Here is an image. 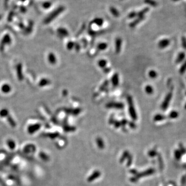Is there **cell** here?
Wrapping results in <instances>:
<instances>
[{
    "mask_svg": "<svg viewBox=\"0 0 186 186\" xmlns=\"http://www.w3.org/2000/svg\"><path fill=\"white\" fill-rule=\"evenodd\" d=\"M112 83L114 86H118L119 83V77L118 73H115L112 78Z\"/></svg>",
    "mask_w": 186,
    "mask_h": 186,
    "instance_id": "cell-14",
    "label": "cell"
},
{
    "mask_svg": "<svg viewBox=\"0 0 186 186\" xmlns=\"http://www.w3.org/2000/svg\"><path fill=\"white\" fill-rule=\"evenodd\" d=\"M172 98V92H169L167 95L165 96V97L162 103L161 108L163 111H165L166 110L168 106L169 105V103L171 100V99Z\"/></svg>",
    "mask_w": 186,
    "mask_h": 186,
    "instance_id": "cell-5",
    "label": "cell"
},
{
    "mask_svg": "<svg viewBox=\"0 0 186 186\" xmlns=\"http://www.w3.org/2000/svg\"><path fill=\"white\" fill-rule=\"evenodd\" d=\"M74 47V43L73 42H72V41H69L68 44H67V48L69 50H71L72 49L73 47Z\"/></svg>",
    "mask_w": 186,
    "mask_h": 186,
    "instance_id": "cell-29",
    "label": "cell"
},
{
    "mask_svg": "<svg viewBox=\"0 0 186 186\" xmlns=\"http://www.w3.org/2000/svg\"><path fill=\"white\" fill-rule=\"evenodd\" d=\"M59 34H61L63 36H68V32L65 29H59L58 30Z\"/></svg>",
    "mask_w": 186,
    "mask_h": 186,
    "instance_id": "cell-25",
    "label": "cell"
},
{
    "mask_svg": "<svg viewBox=\"0 0 186 186\" xmlns=\"http://www.w3.org/2000/svg\"><path fill=\"white\" fill-rule=\"evenodd\" d=\"M186 71V61L183 64L180 69V73L182 74L184 73Z\"/></svg>",
    "mask_w": 186,
    "mask_h": 186,
    "instance_id": "cell-24",
    "label": "cell"
},
{
    "mask_svg": "<svg viewBox=\"0 0 186 186\" xmlns=\"http://www.w3.org/2000/svg\"><path fill=\"white\" fill-rule=\"evenodd\" d=\"M1 90L3 93L7 94L9 93L11 90V86L8 84H4L2 86Z\"/></svg>",
    "mask_w": 186,
    "mask_h": 186,
    "instance_id": "cell-15",
    "label": "cell"
},
{
    "mask_svg": "<svg viewBox=\"0 0 186 186\" xmlns=\"http://www.w3.org/2000/svg\"><path fill=\"white\" fill-rule=\"evenodd\" d=\"M63 10H64V8L63 7H59L58 9H57L56 10H54L49 16V17L47 18V19L45 21V22L46 23H48L50 22L51 21H52L53 19H54L57 17V16L59 15L61 13V12L63 11Z\"/></svg>",
    "mask_w": 186,
    "mask_h": 186,
    "instance_id": "cell-4",
    "label": "cell"
},
{
    "mask_svg": "<svg viewBox=\"0 0 186 186\" xmlns=\"http://www.w3.org/2000/svg\"><path fill=\"white\" fill-rule=\"evenodd\" d=\"M185 110H186V103H185Z\"/></svg>",
    "mask_w": 186,
    "mask_h": 186,
    "instance_id": "cell-31",
    "label": "cell"
},
{
    "mask_svg": "<svg viewBox=\"0 0 186 186\" xmlns=\"http://www.w3.org/2000/svg\"><path fill=\"white\" fill-rule=\"evenodd\" d=\"M17 77L20 81H22L23 79V73H22V65L19 64L17 66Z\"/></svg>",
    "mask_w": 186,
    "mask_h": 186,
    "instance_id": "cell-10",
    "label": "cell"
},
{
    "mask_svg": "<svg viewBox=\"0 0 186 186\" xmlns=\"http://www.w3.org/2000/svg\"></svg>",
    "mask_w": 186,
    "mask_h": 186,
    "instance_id": "cell-32",
    "label": "cell"
},
{
    "mask_svg": "<svg viewBox=\"0 0 186 186\" xmlns=\"http://www.w3.org/2000/svg\"><path fill=\"white\" fill-rule=\"evenodd\" d=\"M107 47H108V45L106 43H101L99 44L97 46V48L99 50H104L106 49H107Z\"/></svg>",
    "mask_w": 186,
    "mask_h": 186,
    "instance_id": "cell-23",
    "label": "cell"
},
{
    "mask_svg": "<svg viewBox=\"0 0 186 186\" xmlns=\"http://www.w3.org/2000/svg\"><path fill=\"white\" fill-rule=\"evenodd\" d=\"M95 23L98 25H101L103 23V21L101 19H96L95 20Z\"/></svg>",
    "mask_w": 186,
    "mask_h": 186,
    "instance_id": "cell-28",
    "label": "cell"
},
{
    "mask_svg": "<svg viewBox=\"0 0 186 186\" xmlns=\"http://www.w3.org/2000/svg\"><path fill=\"white\" fill-rule=\"evenodd\" d=\"M98 64L101 68H104L107 64V62L105 60H101L98 61Z\"/></svg>",
    "mask_w": 186,
    "mask_h": 186,
    "instance_id": "cell-22",
    "label": "cell"
},
{
    "mask_svg": "<svg viewBox=\"0 0 186 186\" xmlns=\"http://www.w3.org/2000/svg\"><path fill=\"white\" fill-rule=\"evenodd\" d=\"M148 75L150 78L155 79L157 77L158 74H157V72L156 71H155L154 70H150L148 72Z\"/></svg>",
    "mask_w": 186,
    "mask_h": 186,
    "instance_id": "cell-20",
    "label": "cell"
},
{
    "mask_svg": "<svg viewBox=\"0 0 186 186\" xmlns=\"http://www.w3.org/2000/svg\"><path fill=\"white\" fill-rule=\"evenodd\" d=\"M145 92L148 95H151L154 93V88L150 85H146L145 88Z\"/></svg>",
    "mask_w": 186,
    "mask_h": 186,
    "instance_id": "cell-18",
    "label": "cell"
},
{
    "mask_svg": "<svg viewBox=\"0 0 186 186\" xmlns=\"http://www.w3.org/2000/svg\"><path fill=\"white\" fill-rule=\"evenodd\" d=\"M6 154L5 153H4L3 151H0V164L2 163L3 161L6 159Z\"/></svg>",
    "mask_w": 186,
    "mask_h": 186,
    "instance_id": "cell-26",
    "label": "cell"
},
{
    "mask_svg": "<svg viewBox=\"0 0 186 186\" xmlns=\"http://www.w3.org/2000/svg\"><path fill=\"white\" fill-rule=\"evenodd\" d=\"M48 61H49V63L51 64L54 65V64H56V63H57L56 57L54 55V54L52 53V52L50 53L49 54V55H48Z\"/></svg>",
    "mask_w": 186,
    "mask_h": 186,
    "instance_id": "cell-13",
    "label": "cell"
},
{
    "mask_svg": "<svg viewBox=\"0 0 186 186\" xmlns=\"http://www.w3.org/2000/svg\"><path fill=\"white\" fill-rule=\"evenodd\" d=\"M182 44L183 47L186 50V38L184 36L182 38Z\"/></svg>",
    "mask_w": 186,
    "mask_h": 186,
    "instance_id": "cell-27",
    "label": "cell"
},
{
    "mask_svg": "<svg viewBox=\"0 0 186 186\" xmlns=\"http://www.w3.org/2000/svg\"><path fill=\"white\" fill-rule=\"evenodd\" d=\"M122 44V40L120 38H116L115 40V51L117 53L121 52Z\"/></svg>",
    "mask_w": 186,
    "mask_h": 186,
    "instance_id": "cell-11",
    "label": "cell"
},
{
    "mask_svg": "<svg viewBox=\"0 0 186 186\" xmlns=\"http://www.w3.org/2000/svg\"><path fill=\"white\" fill-rule=\"evenodd\" d=\"M11 43V40L10 36L8 35H5L3 38L1 43L0 44V51L3 52L4 51V47L6 45H9Z\"/></svg>",
    "mask_w": 186,
    "mask_h": 186,
    "instance_id": "cell-7",
    "label": "cell"
},
{
    "mask_svg": "<svg viewBox=\"0 0 186 186\" xmlns=\"http://www.w3.org/2000/svg\"><path fill=\"white\" fill-rule=\"evenodd\" d=\"M171 41L168 39H163L160 40L158 43V47L160 49H164L168 47L170 44Z\"/></svg>",
    "mask_w": 186,
    "mask_h": 186,
    "instance_id": "cell-9",
    "label": "cell"
},
{
    "mask_svg": "<svg viewBox=\"0 0 186 186\" xmlns=\"http://www.w3.org/2000/svg\"><path fill=\"white\" fill-rule=\"evenodd\" d=\"M4 146L9 153H14L19 149L18 141L11 137H8L3 141Z\"/></svg>",
    "mask_w": 186,
    "mask_h": 186,
    "instance_id": "cell-1",
    "label": "cell"
},
{
    "mask_svg": "<svg viewBox=\"0 0 186 186\" xmlns=\"http://www.w3.org/2000/svg\"><path fill=\"white\" fill-rule=\"evenodd\" d=\"M9 115V111L6 109H3L0 111V116L1 118H7Z\"/></svg>",
    "mask_w": 186,
    "mask_h": 186,
    "instance_id": "cell-16",
    "label": "cell"
},
{
    "mask_svg": "<svg viewBox=\"0 0 186 186\" xmlns=\"http://www.w3.org/2000/svg\"><path fill=\"white\" fill-rule=\"evenodd\" d=\"M20 152L25 156H29L34 153L35 150V146L29 143H24L20 146Z\"/></svg>",
    "mask_w": 186,
    "mask_h": 186,
    "instance_id": "cell-2",
    "label": "cell"
},
{
    "mask_svg": "<svg viewBox=\"0 0 186 186\" xmlns=\"http://www.w3.org/2000/svg\"><path fill=\"white\" fill-rule=\"evenodd\" d=\"M105 71L106 72H109V71H110V70H110V69H108V68H106V69H105Z\"/></svg>",
    "mask_w": 186,
    "mask_h": 186,
    "instance_id": "cell-30",
    "label": "cell"
},
{
    "mask_svg": "<svg viewBox=\"0 0 186 186\" xmlns=\"http://www.w3.org/2000/svg\"><path fill=\"white\" fill-rule=\"evenodd\" d=\"M50 84V81L48 79H41L39 83V85L40 86H46V85H47L48 84Z\"/></svg>",
    "mask_w": 186,
    "mask_h": 186,
    "instance_id": "cell-17",
    "label": "cell"
},
{
    "mask_svg": "<svg viewBox=\"0 0 186 186\" xmlns=\"http://www.w3.org/2000/svg\"><path fill=\"white\" fill-rule=\"evenodd\" d=\"M127 100L129 107V112L131 118L133 120H136L137 118V116L136 113L135 109L134 108L133 99L131 96H128L127 98Z\"/></svg>",
    "mask_w": 186,
    "mask_h": 186,
    "instance_id": "cell-3",
    "label": "cell"
},
{
    "mask_svg": "<svg viewBox=\"0 0 186 186\" xmlns=\"http://www.w3.org/2000/svg\"><path fill=\"white\" fill-rule=\"evenodd\" d=\"M106 107L108 108L123 109L124 108V105L121 102H110L107 103Z\"/></svg>",
    "mask_w": 186,
    "mask_h": 186,
    "instance_id": "cell-8",
    "label": "cell"
},
{
    "mask_svg": "<svg viewBox=\"0 0 186 186\" xmlns=\"http://www.w3.org/2000/svg\"><path fill=\"white\" fill-rule=\"evenodd\" d=\"M165 118V117L163 115H162L160 114H156L154 116V119L155 121H160L163 120Z\"/></svg>",
    "mask_w": 186,
    "mask_h": 186,
    "instance_id": "cell-19",
    "label": "cell"
},
{
    "mask_svg": "<svg viewBox=\"0 0 186 186\" xmlns=\"http://www.w3.org/2000/svg\"><path fill=\"white\" fill-rule=\"evenodd\" d=\"M40 126L41 125L39 124H34V125H29L28 126H27V129H26L27 132L30 134H34L40 129Z\"/></svg>",
    "mask_w": 186,
    "mask_h": 186,
    "instance_id": "cell-6",
    "label": "cell"
},
{
    "mask_svg": "<svg viewBox=\"0 0 186 186\" xmlns=\"http://www.w3.org/2000/svg\"><path fill=\"white\" fill-rule=\"evenodd\" d=\"M186 58V54L184 52H181L178 53L177 57L176 60V63L180 64L185 60Z\"/></svg>",
    "mask_w": 186,
    "mask_h": 186,
    "instance_id": "cell-12",
    "label": "cell"
},
{
    "mask_svg": "<svg viewBox=\"0 0 186 186\" xmlns=\"http://www.w3.org/2000/svg\"><path fill=\"white\" fill-rule=\"evenodd\" d=\"M169 118L171 119H175L178 116V113L176 111H172L169 115Z\"/></svg>",
    "mask_w": 186,
    "mask_h": 186,
    "instance_id": "cell-21",
    "label": "cell"
}]
</instances>
